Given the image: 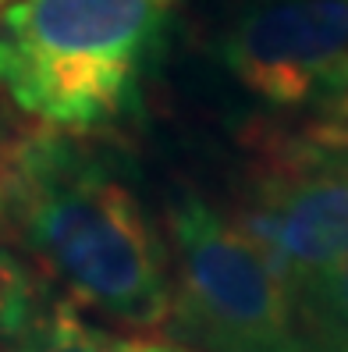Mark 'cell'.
<instances>
[{
	"instance_id": "obj_1",
	"label": "cell",
	"mask_w": 348,
	"mask_h": 352,
	"mask_svg": "<svg viewBox=\"0 0 348 352\" xmlns=\"http://www.w3.org/2000/svg\"><path fill=\"white\" fill-rule=\"evenodd\" d=\"M0 242L82 317L139 335L167 327V239L93 139L32 129L0 150Z\"/></svg>"
},
{
	"instance_id": "obj_2",
	"label": "cell",
	"mask_w": 348,
	"mask_h": 352,
	"mask_svg": "<svg viewBox=\"0 0 348 352\" xmlns=\"http://www.w3.org/2000/svg\"><path fill=\"white\" fill-rule=\"evenodd\" d=\"M178 0H18L0 14V100L93 139L142 111Z\"/></svg>"
},
{
	"instance_id": "obj_3",
	"label": "cell",
	"mask_w": 348,
	"mask_h": 352,
	"mask_svg": "<svg viewBox=\"0 0 348 352\" xmlns=\"http://www.w3.org/2000/svg\"><path fill=\"white\" fill-rule=\"evenodd\" d=\"M171 309L167 335L192 352H310L295 288L196 189L167 210Z\"/></svg>"
},
{
	"instance_id": "obj_4",
	"label": "cell",
	"mask_w": 348,
	"mask_h": 352,
	"mask_svg": "<svg viewBox=\"0 0 348 352\" xmlns=\"http://www.w3.org/2000/svg\"><path fill=\"white\" fill-rule=\"evenodd\" d=\"M235 224L299 288L348 256V150L310 132H256L245 142Z\"/></svg>"
},
{
	"instance_id": "obj_5",
	"label": "cell",
	"mask_w": 348,
	"mask_h": 352,
	"mask_svg": "<svg viewBox=\"0 0 348 352\" xmlns=\"http://www.w3.org/2000/svg\"><path fill=\"white\" fill-rule=\"evenodd\" d=\"M220 65L267 107H305L348 60V0H259L220 36Z\"/></svg>"
},
{
	"instance_id": "obj_6",
	"label": "cell",
	"mask_w": 348,
	"mask_h": 352,
	"mask_svg": "<svg viewBox=\"0 0 348 352\" xmlns=\"http://www.w3.org/2000/svg\"><path fill=\"white\" fill-rule=\"evenodd\" d=\"M171 345L160 335L96 324L60 299L43 306L36 285L0 296V352H171Z\"/></svg>"
},
{
	"instance_id": "obj_7",
	"label": "cell",
	"mask_w": 348,
	"mask_h": 352,
	"mask_svg": "<svg viewBox=\"0 0 348 352\" xmlns=\"http://www.w3.org/2000/svg\"><path fill=\"white\" fill-rule=\"evenodd\" d=\"M299 306L327 331H338L348 342V256L331 271L310 278L299 288Z\"/></svg>"
},
{
	"instance_id": "obj_8",
	"label": "cell",
	"mask_w": 348,
	"mask_h": 352,
	"mask_svg": "<svg viewBox=\"0 0 348 352\" xmlns=\"http://www.w3.org/2000/svg\"><path fill=\"white\" fill-rule=\"evenodd\" d=\"M305 132L320 142H327V146L348 150V60L323 82V89L310 103Z\"/></svg>"
},
{
	"instance_id": "obj_9",
	"label": "cell",
	"mask_w": 348,
	"mask_h": 352,
	"mask_svg": "<svg viewBox=\"0 0 348 352\" xmlns=\"http://www.w3.org/2000/svg\"><path fill=\"white\" fill-rule=\"evenodd\" d=\"M11 4H18V0H0V14H4V11H8Z\"/></svg>"
},
{
	"instance_id": "obj_10",
	"label": "cell",
	"mask_w": 348,
	"mask_h": 352,
	"mask_svg": "<svg viewBox=\"0 0 348 352\" xmlns=\"http://www.w3.org/2000/svg\"><path fill=\"white\" fill-rule=\"evenodd\" d=\"M171 352H192V349H185V345H171Z\"/></svg>"
},
{
	"instance_id": "obj_11",
	"label": "cell",
	"mask_w": 348,
	"mask_h": 352,
	"mask_svg": "<svg viewBox=\"0 0 348 352\" xmlns=\"http://www.w3.org/2000/svg\"><path fill=\"white\" fill-rule=\"evenodd\" d=\"M338 352H348V349H338Z\"/></svg>"
}]
</instances>
